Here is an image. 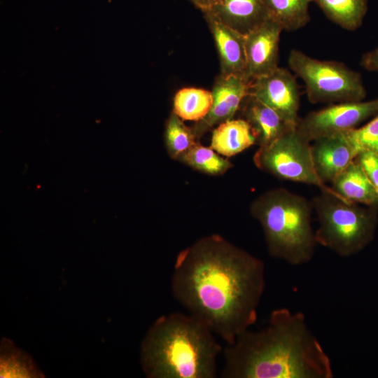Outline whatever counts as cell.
<instances>
[{
    "instance_id": "6da1fadb",
    "label": "cell",
    "mask_w": 378,
    "mask_h": 378,
    "mask_svg": "<svg viewBox=\"0 0 378 378\" xmlns=\"http://www.w3.org/2000/svg\"><path fill=\"white\" fill-rule=\"evenodd\" d=\"M265 287L263 261L218 234L181 250L171 279L176 300L227 344L257 321Z\"/></svg>"
},
{
    "instance_id": "7a4b0ae2",
    "label": "cell",
    "mask_w": 378,
    "mask_h": 378,
    "mask_svg": "<svg viewBox=\"0 0 378 378\" xmlns=\"http://www.w3.org/2000/svg\"><path fill=\"white\" fill-rule=\"evenodd\" d=\"M223 378H332L330 359L304 315L273 310L268 324L241 332L223 350Z\"/></svg>"
},
{
    "instance_id": "3957f363",
    "label": "cell",
    "mask_w": 378,
    "mask_h": 378,
    "mask_svg": "<svg viewBox=\"0 0 378 378\" xmlns=\"http://www.w3.org/2000/svg\"><path fill=\"white\" fill-rule=\"evenodd\" d=\"M214 335L188 313L162 315L142 340V370L149 378H214L223 350Z\"/></svg>"
},
{
    "instance_id": "277c9868",
    "label": "cell",
    "mask_w": 378,
    "mask_h": 378,
    "mask_svg": "<svg viewBox=\"0 0 378 378\" xmlns=\"http://www.w3.org/2000/svg\"><path fill=\"white\" fill-rule=\"evenodd\" d=\"M260 224L269 254L298 266L309 262L316 241L312 227V206L304 197L284 188L269 190L251 204Z\"/></svg>"
},
{
    "instance_id": "5b68a950",
    "label": "cell",
    "mask_w": 378,
    "mask_h": 378,
    "mask_svg": "<svg viewBox=\"0 0 378 378\" xmlns=\"http://www.w3.org/2000/svg\"><path fill=\"white\" fill-rule=\"evenodd\" d=\"M313 205L318 223L315 231L316 243L339 256L353 255L372 239L376 217L355 202L322 192L314 200Z\"/></svg>"
},
{
    "instance_id": "8992f818",
    "label": "cell",
    "mask_w": 378,
    "mask_h": 378,
    "mask_svg": "<svg viewBox=\"0 0 378 378\" xmlns=\"http://www.w3.org/2000/svg\"><path fill=\"white\" fill-rule=\"evenodd\" d=\"M288 66L305 85L307 97L313 104L362 101L366 95L360 74L344 64L319 60L293 49Z\"/></svg>"
},
{
    "instance_id": "52a82bcc",
    "label": "cell",
    "mask_w": 378,
    "mask_h": 378,
    "mask_svg": "<svg viewBox=\"0 0 378 378\" xmlns=\"http://www.w3.org/2000/svg\"><path fill=\"white\" fill-rule=\"evenodd\" d=\"M253 161L260 170L279 178L314 185L322 192L349 201L319 178L314 167L310 142L297 126L270 144L260 146Z\"/></svg>"
},
{
    "instance_id": "ba28073f",
    "label": "cell",
    "mask_w": 378,
    "mask_h": 378,
    "mask_svg": "<svg viewBox=\"0 0 378 378\" xmlns=\"http://www.w3.org/2000/svg\"><path fill=\"white\" fill-rule=\"evenodd\" d=\"M378 114V98L368 102H347L312 112L300 119L297 127L309 142L356 128L362 121Z\"/></svg>"
},
{
    "instance_id": "9c48e42d",
    "label": "cell",
    "mask_w": 378,
    "mask_h": 378,
    "mask_svg": "<svg viewBox=\"0 0 378 378\" xmlns=\"http://www.w3.org/2000/svg\"><path fill=\"white\" fill-rule=\"evenodd\" d=\"M248 94L274 109L288 123L298 125L300 120L298 85L288 69L278 66L252 80Z\"/></svg>"
},
{
    "instance_id": "30bf717a",
    "label": "cell",
    "mask_w": 378,
    "mask_h": 378,
    "mask_svg": "<svg viewBox=\"0 0 378 378\" xmlns=\"http://www.w3.org/2000/svg\"><path fill=\"white\" fill-rule=\"evenodd\" d=\"M250 82L244 77L220 74L213 85L212 107L207 115L192 127L197 140L219 124L231 120L249 94Z\"/></svg>"
},
{
    "instance_id": "8fae6325",
    "label": "cell",
    "mask_w": 378,
    "mask_h": 378,
    "mask_svg": "<svg viewBox=\"0 0 378 378\" xmlns=\"http://www.w3.org/2000/svg\"><path fill=\"white\" fill-rule=\"evenodd\" d=\"M282 30L280 24L268 18L244 35V78L248 82L279 66V45Z\"/></svg>"
},
{
    "instance_id": "7c38bea8",
    "label": "cell",
    "mask_w": 378,
    "mask_h": 378,
    "mask_svg": "<svg viewBox=\"0 0 378 378\" xmlns=\"http://www.w3.org/2000/svg\"><path fill=\"white\" fill-rule=\"evenodd\" d=\"M311 145L316 172L325 183L332 181L358 155L342 132L318 137Z\"/></svg>"
},
{
    "instance_id": "4fadbf2b",
    "label": "cell",
    "mask_w": 378,
    "mask_h": 378,
    "mask_svg": "<svg viewBox=\"0 0 378 378\" xmlns=\"http://www.w3.org/2000/svg\"><path fill=\"white\" fill-rule=\"evenodd\" d=\"M204 15L218 51L220 74L244 77V35L225 24L211 12Z\"/></svg>"
},
{
    "instance_id": "5bb4252c",
    "label": "cell",
    "mask_w": 378,
    "mask_h": 378,
    "mask_svg": "<svg viewBox=\"0 0 378 378\" xmlns=\"http://www.w3.org/2000/svg\"><path fill=\"white\" fill-rule=\"evenodd\" d=\"M240 109L253 130L255 144L260 146L270 144L297 126L288 123L274 109L249 94Z\"/></svg>"
},
{
    "instance_id": "9a60e30c",
    "label": "cell",
    "mask_w": 378,
    "mask_h": 378,
    "mask_svg": "<svg viewBox=\"0 0 378 378\" xmlns=\"http://www.w3.org/2000/svg\"><path fill=\"white\" fill-rule=\"evenodd\" d=\"M209 12L244 35L269 18L262 0H220Z\"/></svg>"
},
{
    "instance_id": "2e32d148",
    "label": "cell",
    "mask_w": 378,
    "mask_h": 378,
    "mask_svg": "<svg viewBox=\"0 0 378 378\" xmlns=\"http://www.w3.org/2000/svg\"><path fill=\"white\" fill-rule=\"evenodd\" d=\"M255 144V136L244 118L231 119L212 130L210 147L225 157L234 156Z\"/></svg>"
},
{
    "instance_id": "e0dca14e",
    "label": "cell",
    "mask_w": 378,
    "mask_h": 378,
    "mask_svg": "<svg viewBox=\"0 0 378 378\" xmlns=\"http://www.w3.org/2000/svg\"><path fill=\"white\" fill-rule=\"evenodd\" d=\"M332 183L334 190L349 201L367 205L378 204V190L355 159Z\"/></svg>"
},
{
    "instance_id": "ac0fdd59",
    "label": "cell",
    "mask_w": 378,
    "mask_h": 378,
    "mask_svg": "<svg viewBox=\"0 0 378 378\" xmlns=\"http://www.w3.org/2000/svg\"><path fill=\"white\" fill-rule=\"evenodd\" d=\"M213 104L211 91L198 88H183L173 100V113L183 120L198 122L209 113Z\"/></svg>"
},
{
    "instance_id": "d6986e66",
    "label": "cell",
    "mask_w": 378,
    "mask_h": 378,
    "mask_svg": "<svg viewBox=\"0 0 378 378\" xmlns=\"http://www.w3.org/2000/svg\"><path fill=\"white\" fill-rule=\"evenodd\" d=\"M268 17L283 29L295 31L305 26L310 20V0H262Z\"/></svg>"
},
{
    "instance_id": "ffe728a7",
    "label": "cell",
    "mask_w": 378,
    "mask_h": 378,
    "mask_svg": "<svg viewBox=\"0 0 378 378\" xmlns=\"http://www.w3.org/2000/svg\"><path fill=\"white\" fill-rule=\"evenodd\" d=\"M1 377H44L31 357L3 337L0 346Z\"/></svg>"
},
{
    "instance_id": "44dd1931",
    "label": "cell",
    "mask_w": 378,
    "mask_h": 378,
    "mask_svg": "<svg viewBox=\"0 0 378 378\" xmlns=\"http://www.w3.org/2000/svg\"><path fill=\"white\" fill-rule=\"evenodd\" d=\"M315 2L327 17L341 27L354 31L363 23L367 0H310Z\"/></svg>"
},
{
    "instance_id": "7402d4cb",
    "label": "cell",
    "mask_w": 378,
    "mask_h": 378,
    "mask_svg": "<svg viewBox=\"0 0 378 378\" xmlns=\"http://www.w3.org/2000/svg\"><path fill=\"white\" fill-rule=\"evenodd\" d=\"M181 161L200 172L209 175H221L232 167L211 147L196 143L180 159Z\"/></svg>"
},
{
    "instance_id": "603a6c76",
    "label": "cell",
    "mask_w": 378,
    "mask_h": 378,
    "mask_svg": "<svg viewBox=\"0 0 378 378\" xmlns=\"http://www.w3.org/2000/svg\"><path fill=\"white\" fill-rule=\"evenodd\" d=\"M164 140L169 155L178 160L197 143L192 128L173 112L166 122Z\"/></svg>"
},
{
    "instance_id": "cb8c5ba5",
    "label": "cell",
    "mask_w": 378,
    "mask_h": 378,
    "mask_svg": "<svg viewBox=\"0 0 378 378\" xmlns=\"http://www.w3.org/2000/svg\"><path fill=\"white\" fill-rule=\"evenodd\" d=\"M342 132L358 154L363 151L378 154V114L364 126Z\"/></svg>"
},
{
    "instance_id": "d4e9b609",
    "label": "cell",
    "mask_w": 378,
    "mask_h": 378,
    "mask_svg": "<svg viewBox=\"0 0 378 378\" xmlns=\"http://www.w3.org/2000/svg\"><path fill=\"white\" fill-rule=\"evenodd\" d=\"M355 160L360 164L372 183L378 190V154L363 151L359 153Z\"/></svg>"
},
{
    "instance_id": "484cf974",
    "label": "cell",
    "mask_w": 378,
    "mask_h": 378,
    "mask_svg": "<svg viewBox=\"0 0 378 378\" xmlns=\"http://www.w3.org/2000/svg\"><path fill=\"white\" fill-rule=\"evenodd\" d=\"M360 64L368 71L378 74V46L363 55Z\"/></svg>"
},
{
    "instance_id": "4316f807",
    "label": "cell",
    "mask_w": 378,
    "mask_h": 378,
    "mask_svg": "<svg viewBox=\"0 0 378 378\" xmlns=\"http://www.w3.org/2000/svg\"><path fill=\"white\" fill-rule=\"evenodd\" d=\"M203 13L212 10L220 0H190Z\"/></svg>"
}]
</instances>
